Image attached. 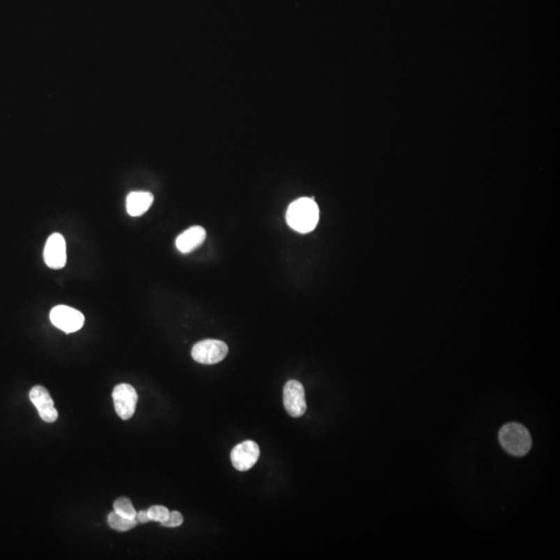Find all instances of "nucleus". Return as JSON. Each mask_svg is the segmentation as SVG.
<instances>
[{
  "label": "nucleus",
  "instance_id": "14",
  "mask_svg": "<svg viewBox=\"0 0 560 560\" xmlns=\"http://www.w3.org/2000/svg\"><path fill=\"white\" fill-rule=\"evenodd\" d=\"M146 512H148V518H150V521L160 522V523L165 521L169 515V508L162 506H150Z\"/></svg>",
  "mask_w": 560,
  "mask_h": 560
},
{
  "label": "nucleus",
  "instance_id": "8",
  "mask_svg": "<svg viewBox=\"0 0 560 560\" xmlns=\"http://www.w3.org/2000/svg\"><path fill=\"white\" fill-rule=\"evenodd\" d=\"M67 246L61 233H53L47 240L44 249V260L49 268L59 270L67 264Z\"/></svg>",
  "mask_w": 560,
  "mask_h": 560
},
{
  "label": "nucleus",
  "instance_id": "3",
  "mask_svg": "<svg viewBox=\"0 0 560 560\" xmlns=\"http://www.w3.org/2000/svg\"><path fill=\"white\" fill-rule=\"evenodd\" d=\"M228 353L226 343L218 339H205L193 345L191 355L195 361L201 364H216L222 361Z\"/></svg>",
  "mask_w": 560,
  "mask_h": 560
},
{
  "label": "nucleus",
  "instance_id": "9",
  "mask_svg": "<svg viewBox=\"0 0 560 560\" xmlns=\"http://www.w3.org/2000/svg\"><path fill=\"white\" fill-rule=\"evenodd\" d=\"M29 400L39 411L40 417L44 421L52 423L57 420L59 413L54 407V402L48 390L43 386H35L29 392Z\"/></svg>",
  "mask_w": 560,
  "mask_h": 560
},
{
  "label": "nucleus",
  "instance_id": "1",
  "mask_svg": "<svg viewBox=\"0 0 560 560\" xmlns=\"http://www.w3.org/2000/svg\"><path fill=\"white\" fill-rule=\"evenodd\" d=\"M319 207L313 199L302 197L290 203L286 212V222L300 233L313 232L319 222Z\"/></svg>",
  "mask_w": 560,
  "mask_h": 560
},
{
  "label": "nucleus",
  "instance_id": "13",
  "mask_svg": "<svg viewBox=\"0 0 560 560\" xmlns=\"http://www.w3.org/2000/svg\"><path fill=\"white\" fill-rule=\"evenodd\" d=\"M114 511L118 515L129 518V519H135L137 513L131 500L126 497L118 498L114 501Z\"/></svg>",
  "mask_w": 560,
  "mask_h": 560
},
{
  "label": "nucleus",
  "instance_id": "6",
  "mask_svg": "<svg viewBox=\"0 0 560 560\" xmlns=\"http://www.w3.org/2000/svg\"><path fill=\"white\" fill-rule=\"evenodd\" d=\"M283 405L290 417H301L305 414L307 409L305 390L300 382L290 380L284 385Z\"/></svg>",
  "mask_w": 560,
  "mask_h": 560
},
{
  "label": "nucleus",
  "instance_id": "16",
  "mask_svg": "<svg viewBox=\"0 0 560 560\" xmlns=\"http://www.w3.org/2000/svg\"><path fill=\"white\" fill-rule=\"evenodd\" d=\"M135 520H137V523H148L150 522V518H148V512L146 511H141V512H139L137 513V517H135Z\"/></svg>",
  "mask_w": 560,
  "mask_h": 560
},
{
  "label": "nucleus",
  "instance_id": "5",
  "mask_svg": "<svg viewBox=\"0 0 560 560\" xmlns=\"http://www.w3.org/2000/svg\"><path fill=\"white\" fill-rule=\"evenodd\" d=\"M50 321L65 333H74L84 325V316L77 309L67 305H57L50 313Z\"/></svg>",
  "mask_w": 560,
  "mask_h": 560
},
{
  "label": "nucleus",
  "instance_id": "11",
  "mask_svg": "<svg viewBox=\"0 0 560 560\" xmlns=\"http://www.w3.org/2000/svg\"><path fill=\"white\" fill-rule=\"evenodd\" d=\"M154 201L152 193L144 191H135L127 196L126 208L129 215L132 217H139L143 215Z\"/></svg>",
  "mask_w": 560,
  "mask_h": 560
},
{
  "label": "nucleus",
  "instance_id": "10",
  "mask_svg": "<svg viewBox=\"0 0 560 560\" xmlns=\"http://www.w3.org/2000/svg\"><path fill=\"white\" fill-rule=\"evenodd\" d=\"M205 237L207 233L205 228L201 226H192L177 238L176 245L182 254H190L205 242Z\"/></svg>",
  "mask_w": 560,
  "mask_h": 560
},
{
  "label": "nucleus",
  "instance_id": "4",
  "mask_svg": "<svg viewBox=\"0 0 560 560\" xmlns=\"http://www.w3.org/2000/svg\"><path fill=\"white\" fill-rule=\"evenodd\" d=\"M116 414L123 420L130 419L137 410L139 396L130 384H118L112 391Z\"/></svg>",
  "mask_w": 560,
  "mask_h": 560
},
{
  "label": "nucleus",
  "instance_id": "12",
  "mask_svg": "<svg viewBox=\"0 0 560 560\" xmlns=\"http://www.w3.org/2000/svg\"><path fill=\"white\" fill-rule=\"evenodd\" d=\"M108 524L116 531H128L137 525V521L135 519L123 517L114 511L108 515Z\"/></svg>",
  "mask_w": 560,
  "mask_h": 560
},
{
  "label": "nucleus",
  "instance_id": "2",
  "mask_svg": "<svg viewBox=\"0 0 560 560\" xmlns=\"http://www.w3.org/2000/svg\"><path fill=\"white\" fill-rule=\"evenodd\" d=\"M498 440L502 449L513 457L527 455L532 445L529 430L518 422L504 424L498 433Z\"/></svg>",
  "mask_w": 560,
  "mask_h": 560
},
{
  "label": "nucleus",
  "instance_id": "15",
  "mask_svg": "<svg viewBox=\"0 0 560 560\" xmlns=\"http://www.w3.org/2000/svg\"><path fill=\"white\" fill-rule=\"evenodd\" d=\"M184 518L181 513L179 512H169V517L165 521L161 523V525L165 527H179L183 524Z\"/></svg>",
  "mask_w": 560,
  "mask_h": 560
},
{
  "label": "nucleus",
  "instance_id": "7",
  "mask_svg": "<svg viewBox=\"0 0 560 560\" xmlns=\"http://www.w3.org/2000/svg\"><path fill=\"white\" fill-rule=\"evenodd\" d=\"M260 458V447L252 440H246L233 447L231 453L233 466L238 471L245 472L256 465Z\"/></svg>",
  "mask_w": 560,
  "mask_h": 560
}]
</instances>
